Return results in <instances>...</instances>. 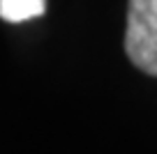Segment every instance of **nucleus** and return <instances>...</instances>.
I'll return each instance as SVG.
<instances>
[{
	"label": "nucleus",
	"mask_w": 157,
	"mask_h": 154,
	"mask_svg": "<svg viewBox=\"0 0 157 154\" xmlns=\"http://www.w3.org/2000/svg\"><path fill=\"white\" fill-rule=\"evenodd\" d=\"M125 51L134 67L157 76V0H129Z\"/></svg>",
	"instance_id": "obj_1"
},
{
	"label": "nucleus",
	"mask_w": 157,
	"mask_h": 154,
	"mask_svg": "<svg viewBox=\"0 0 157 154\" xmlns=\"http://www.w3.org/2000/svg\"><path fill=\"white\" fill-rule=\"evenodd\" d=\"M46 12V0H0V19L7 23H23Z\"/></svg>",
	"instance_id": "obj_2"
}]
</instances>
